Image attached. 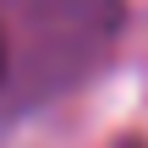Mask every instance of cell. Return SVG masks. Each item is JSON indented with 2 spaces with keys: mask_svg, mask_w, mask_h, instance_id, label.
<instances>
[{
  "mask_svg": "<svg viewBox=\"0 0 148 148\" xmlns=\"http://www.w3.org/2000/svg\"><path fill=\"white\" fill-rule=\"evenodd\" d=\"M0 77H5V38H0Z\"/></svg>",
  "mask_w": 148,
  "mask_h": 148,
  "instance_id": "obj_1",
  "label": "cell"
}]
</instances>
